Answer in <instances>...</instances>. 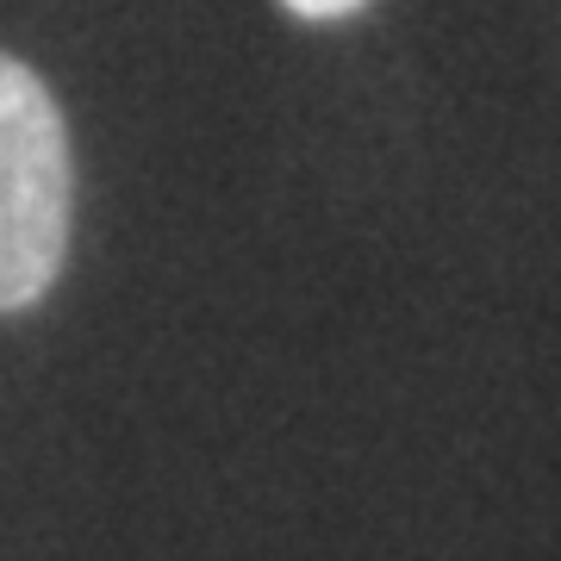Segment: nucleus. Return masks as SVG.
<instances>
[{"label": "nucleus", "instance_id": "obj_1", "mask_svg": "<svg viewBox=\"0 0 561 561\" xmlns=\"http://www.w3.org/2000/svg\"><path fill=\"white\" fill-rule=\"evenodd\" d=\"M69 250V131L25 62L0 57V312L32 306Z\"/></svg>", "mask_w": 561, "mask_h": 561}, {"label": "nucleus", "instance_id": "obj_2", "mask_svg": "<svg viewBox=\"0 0 561 561\" xmlns=\"http://www.w3.org/2000/svg\"><path fill=\"white\" fill-rule=\"evenodd\" d=\"M287 13H300V20H343V13H356L368 0H280Z\"/></svg>", "mask_w": 561, "mask_h": 561}]
</instances>
